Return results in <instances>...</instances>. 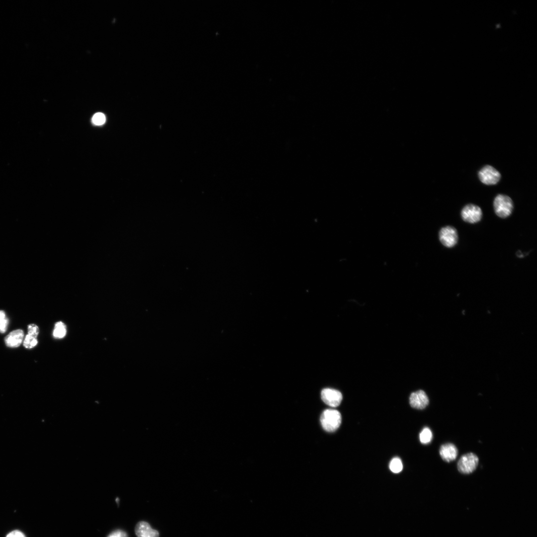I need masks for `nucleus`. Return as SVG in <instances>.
Returning a JSON list of instances; mask_svg holds the SVG:
<instances>
[{
  "instance_id": "20",
  "label": "nucleus",
  "mask_w": 537,
  "mask_h": 537,
  "mask_svg": "<svg viewBox=\"0 0 537 537\" xmlns=\"http://www.w3.org/2000/svg\"><path fill=\"white\" fill-rule=\"evenodd\" d=\"M6 537H25V536L20 531L14 530L8 534Z\"/></svg>"
},
{
  "instance_id": "15",
  "label": "nucleus",
  "mask_w": 537,
  "mask_h": 537,
  "mask_svg": "<svg viewBox=\"0 0 537 537\" xmlns=\"http://www.w3.org/2000/svg\"><path fill=\"white\" fill-rule=\"evenodd\" d=\"M37 344L38 341L37 338L28 334L26 335L23 342L24 347L28 349L33 348L37 345Z\"/></svg>"
},
{
  "instance_id": "1",
  "label": "nucleus",
  "mask_w": 537,
  "mask_h": 537,
  "mask_svg": "<svg viewBox=\"0 0 537 537\" xmlns=\"http://www.w3.org/2000/svg\"><path fill=\"white\" fill-rule=\"evenodd\" d=\"M342 421L340 413L334 409L324 410L320 417L323 428L328 432H333L340 427Z\"/></svg>"
},
{
  "instance_id": "10",
  "label": "nucleus",
  "mask_w": 537,
  "mask_h": 537,
  "mask_svg": "<svg viewBox=\"0 0 537 537\" xmlns=\"http://www.w3.org/2000/svg\"><path fill=\"white\" fill-rule=\"evenodd\" d=\"M24 332L21 329L14 330L10 332L4 338L5 345L11 348L19 347L23 342Z\"/></svg>"
},
{
  "instance_id": "16",
  "label": "nucleus",
  "mask_w": 537,
  "mask_h": 537,
  "mask_svg": "<svg viewBox=\"0 0 537 537\" xmlns=\"http://www.w3.org/2000/svg\"><path fill=\"white\" fill-rule=\"evenodd\" d=\"M9 320L6 316L5 312L0 310V333L3 334L6 332L8 325Z\"/></svg>"
},
{
  "instance_id": "2",
  "label": "nucleus",
  "mask_w": 537,
  "mask_h": 537,
  "mask_svg": "<svg viewBox=\"0 0 537 537\" xmlns=\"http://www.w3.org/2000/svg\"><path fill=\"white\" fill-rule=\"evenodd\" d=\"M493 206L496 214L502 218L509 216L513 209V203L511 198L503 194H498L495 197Z\"/></svg>"
},
{
  "instance_id": "7",
  "label": "nucleus",
  "mask_w": 537,
  "mask_h": 537,
  "mask_svg": "<svg viewBox=\"0 0 537 537\" xmlns=\"http://www.w3.org/2000/svg\"><path fill=\"white\" fill-rule=\"evenodd\" d=\"M321 395L323 402L333 407L339 406L343 399L342 394L339 391L331 388L323 389Z\"/></svg>"
},
{
  "instance_id": "11",
  "label": "nucleus",
  "mask_w": 537,
  "mask_h": 537,
  "mask_svg": "<svg viewBox=\"0 0 537 537\" xmlns=\"http://www.w3.org/2000/svg\"><path fill=\"white\" fill-rule=\"evenodd\" d=\"M457 454V448L451 443L444 444L440 448V454L441 457L447 462H450L455 459Z\"/></svg>"
},
{
  "instance_id": "9",
  "label": "nucleus",
  "mask_w": 537,
  "mask_h": 537,
  "mask_svg": "<svg viewBox=\"0 0 537 537\" xmlns=\"http://www.w3.org/2000/svg\"><path fill=\"white\" fill-rule=\"evenodd\" d=\"M409 400L411 407L418 409H424L429 402L428 397L422 390L412 393Z\"/></svg>"
},
{
  "instance_id": "3",
  "label": "nucleus",
  "mask_w": 537,
  "mask_h": 537,
  "mask_svg": "<svg viewBox=\"0 0 537 537\" xmlns=\"http://www.w3.org/2000/svg\"><path fill=\"white\" fill-rule=\"evenodd\" d=\"M479 461L478 456L470 452L463 455L457 462L458 471L463 474H469L476 468Z\"/></svg>"
},
{
  "instance_id": "18",
  "label": "nucleus",
  "mask_w": 537,
  "mask_h": 537,
  "mask_svg": "<svg viewBox=\"0 0 537 537\" xmlns=\"http://www.w3.org/2000/svg\"><path fill=\"white\" fill-rule=\"evenodd\" d=\"M28 334L30 335L35 338H37L39 333V329L38 327L34 324H30L27 326Z\"/></svg>"
},
{
  "instance_id": "6",
  "label": "nucleus",
  "mask_w": 537,
  "mask_h": 537,
  "mask_svg": "<svg viewBox=\"0 0 537 537\" xmlns=\"http://www.w3.org/2000/svg\"><path fill=\"white\" fill-rule=\"evenodd\" d=\"M478 177L481 181L484 184L493 185L496 184L499 181L501 175L493 167L486 165L480 170Z\"/></svg>"
},
{
  "instance_id": "19",
  "label": "nucleus",
  "mask_w": 537,
  "mask_h": 537,
  "mask_svg": "<svg viewBox=\"0 0 537 537\" xmlns=\"http://www.w3.org/2000/svg\"><path fill=\"white\" fill-rule=\"evenodd\" d=\"M107 537H128L127 533L121 530H116L112 532Z\"/></svg>"
},
{
  "instance_id": "4",
  "label": "nucleus",
  "mask_w": 537,
  "mask_h": 537,
  "mask_svg": "<svg viewBox=\"0 0 537 537\" xmlns=\"http://www.w3.org/2000/svg\"><path fill=\"white\" fill-rule=\"evenodd\" d=\"M441 243L447 248L454 247L458 241V234L455 228L450 226L444 227L439 234Z\"/></svg>"
},
{
  "instance_id": "12",
  "label": "nucleus",
  "mask_w": 537,
  "mask_h": 537,
  "mask_svg": "<svg viewBox=\"0 0 537 537\" xmlns=\"http://www.w3.org/2000/svg\"><path fill=\"white\" fill-rule=\"evenodd\" d=\"M67 332V326L62 321H58L55 324L53 331V336L56 339H62L65 337Z\"/></svg>"
},
{
  "instance_id": "17",
  "label": "nucleus",
  "mask_w": 537,
  "mask_h": 537,
  "mask_svg": "<svg viewBox=\"0 0 537 537\" xmlns=\"http://www.w3.org/2000/svg\"><path fill=\"white\" fill-rule=\"evenodd\" d=\"M105 116L102 113L97 112L92 118V123L96 125H101L105 122Z\"/></svg>"
},
{
  "instance_id": "14",
  "label": "nucleus",
  "mask_w": 537,
  "mask_h": 537,
  "mask_svg": "<svg viewBox=\"0 0 537 537\" xmlns=\"http://www.w3.org/2000/svg\"><path fill=\"white\" fill-rule=\"evenodd\" d=\"M389 468L393 473H397L401 471L403 465L401 459L398 457L393 458L390 461Z\"/></svg>"
},
{
  "instance_id": "13",
  "label": "nucleus",
  "mask_w": 537,
  "mask_h": 537,
  "mask_svg": "<svg viewBox=\"0 0 537 537\" xmlns=\"http://www.w3.org/2000/svg\"><path fill=\"white\" fill-rule=\"evenodd\" d=\"M433 435L431 431L427 427L424 428L420 434V440L423 444L429 443L431 441Z\"/></svg>"
},
{
  "instance_id": "8",
  "label": "nucleus",
  "mask_w": 537,
  "mask_h": 537,
  "mask_svg": "<svg viewBox=\"0 0 537 537\" xmlns=\"http://www.w3.org/2000/svg\"><path fill=\"white\" fill-rule=\"evenodd\" d=\"M137 537H159V532L153 529L147 522L141 521L137 523L135 528Z\"/></svg>"
},
{
  "instance_id": "5",
  "label": "nucleus",
  "mask_w": 537,
  "mask_h": 537,
  "mask_svg": "<svg viewBox=\"0 0 537 537\" xmlns=\"http://www.w3.org/2000/svg\"><path fill=\"white\" fill-rule=\"evenodd\" d=\"M461 216L462 220L466 222L475 223L481 220L482 212L479 206L472 204H468L462 208Z\"/></svg>"
}]
</instances>
